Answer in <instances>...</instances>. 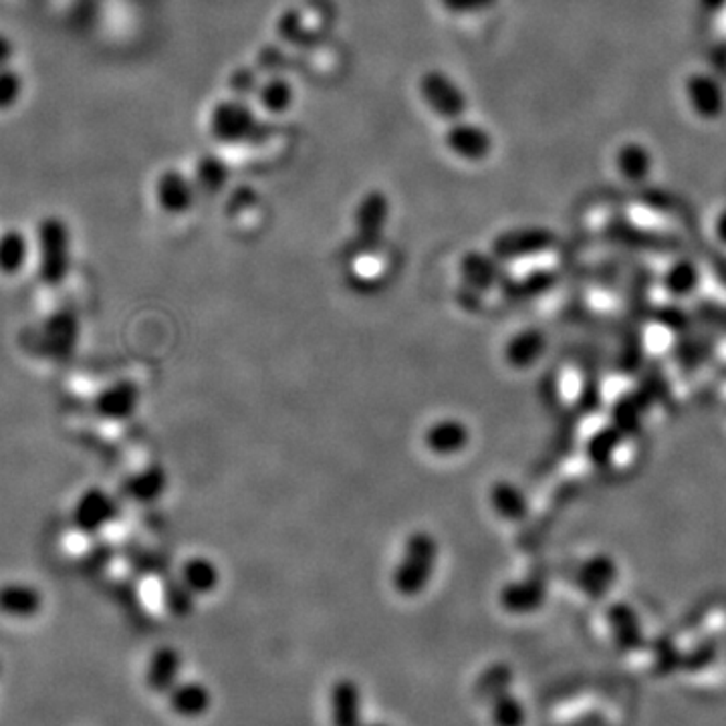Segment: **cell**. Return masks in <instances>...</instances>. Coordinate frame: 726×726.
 <instances>
[{
  "label": "cell",
  "mask_w": 726,
  "mask_h": 726,
  "mask_svg": "<svg viewBox=\"0 0 726 726\" xmlns=\"http://www.w3.org/2000/svg\"><path fill=\"white\" fill-rule=\"evenodd\" d=\"M438 561V543L426 531H414L403 543L402 555L391 575L394 589L403 597L420 596L429 587Z\"/></svg>",
  "instance_id": "6da1fadb"
},
{
  "label": "cell",
  "mask_w": 726,
  "mask_h": 726,
  "mask_svg": "<svg viewBox=\"0 0 726 726\" xmlns=\"http://www.w3.org/2000/svg\"><path fill=\"white\" fill-rule=\"evenodd\" d=\"M37 277L45 286L63 285L71 272V231L59 216H45L37 229Z\"/></svg>",
  "instance_id": "7a4b0ae2"
},
{
  "label": "cell",
  "mask_w": 726,
  "mask_h": 726,
  "mask_svg": "<svg viewBox=\"0 0 726 726\" xmlns=\"http://www.w3.org/2000/svg\"><path fill=\"white\" fill-rule=\"evenodd\" d=\"M35 351L51 362L63 363L73 358L78 350L81 324L73 309H57L43 319L39 329L33 333Z\"/></svg>",
  "instance_id": "3957f363"
},
{
  "label": "cell",
  "mask_w": 726,
  "mask_h": 726,
  "mask_svg": "<svg viewBox=\"0 0 726 726\" xmlns=\"http://www.w3.org/2000/svg\"><path fill=\"white\" fill-rule=\"evenodd\" d=\"M119 515V505L112 494L99 487H91L81 494L73 506L71 520L79 532L95 535L104 531L109 523H114Z\"/></svg>",
  "instance_id": "277c9868"
},
{
  "label": "cell",
  "mask_w": 726,
  "mask_h": 726,
  "mask_svg": "<svg viewBox=\"0 0 726 726\" xmlns=\"http://www.w3.org/2000/svg\"><path fill=\"white\" fill-rule=\"evenodd\" d=\"M687 102L692 114L704 121H714L725 114L726 95L718 79L709 73H692L687 79Z\"/></svg>",
  "instance_id": "5b68a950"
},
{
  "label": "cell",
  "mask_w": 726,
  "mask_h": 726,
  "mask_svg": "<svg viewBox=\"0 0 726 726\" xmlns=\"http://www.w3.org/2000/svg\"><path fill=\"white\" fill-rule=\"evenodd\" d=\"M138 406H140V389L131 379H119L109 384L93 400L95 414L109 422L128 420L136 414Z\"/></svg>",
  "instance_id": "8992f818"
},
{
  "label": "cell",
  "mask_w": 726,
  "mask_h": 726,
  "mask_svg": "<svg viewBox=\"0 0 726 726\" xmlns=\"http://www.w3.org/2000/svg\"><path fill=\"white\" fill-rule=\"evenodd\" d=\"M422 95L426 104L444 119H458L467 109V99L460 87L441 71H432L422 79Z\"/></svg>",
  "instance_id": "52a82bcc"
},
{
  "label": "cell",
  "mask_w": 726,
  "mask_h": 726,
  "mask_svg": "<svg viewBox=\"0 0 726 726\" xmlns=\"http://www.w3.org/2000/svg\"><path fill=\"white\" fill-rule=\"evenodd\" d=\"M45 599L35 585L11 582L0 585V616L11 620H33L39 616Z\"/></svg>",
  "instance_id": "ba28073f"
},
{
  "label": "cell",
  "mask_w": 726,
  "mask_h": 726,
  "mask_svg": "<svg viewBox=\"0 0 726 726\" xmlns=\"http://www.w3.org/2000/svg\"><path fill=\"white\" fill-rule=\"evenodd\" d=\"M448 150L468 162H480L491 156L493 138L491 133L477 124H454L446 133Z\"/></svg>",
  "instance_id": "9c48e42d"
},
{
  "label": "cell",
  "mask_w": 726,
  "mask_h": 726,
  "mask_svg": "<svg viewBox=\"0 0 726 726\" xmlns=\"http://www.w3.org/2000/svg\"><path fill=\"white\" fill-rule=\"evenodd\" d=\"M362 690L350 680H338L331 688V723L333 726H363Z\"/></svg>",
  "instance_id": "30bf717a"
},
{
  "label": "cell",
  "mask_w": 726,
  "mask_h": 726,
  "mask_svg": "<svg viewBox=\"0 0 726 726\" xmlns=\"http://www.w3.org/2000/svg\"><path fill=\"white\" fill-rule=\"evenodd\" d=\"M166 489H168L166 470L162 467H156V465L143 468L140 472L131 475L121 484V493L126 494L133 503H138V505L154 503L162 494L166 493Z\"/></svg>",
  "instance_id": "8fae6325"
},
{
  "label": "cell",
  "mask_w": 726,
  "mask_h": 726,
  "mask_svg": "<svg viewBox=\"0 0 726 726\" xmlns=\"http://www.w3.org/2000/svg\"><path fill=\"white\" fill-rule=\"evenodd\" d=\"M388 216V207L382 196H370L363 202L358 216H355V226H358V245L365 250H374L384 233V224Z\"/></svg>",
  "instance_id": "7c38bea8"
},
{
  "label": "cell",
  "mask_w": 726,
  "mask_h": 726,
  "mask_svg": "<svg viewBox=\"0 0 726 726\" xmlns=\"http://www.w3.org/2000/svg\"><path fill=\"white\" fill-rule=\"evenodd\" d=\"M182 672V654L176 648L156 649L148 661L145 670V682L154 692H169L178 684Z\"/></svg>",
  "instance_id": "4fadbf2b"
},
{
  "label": "cell",
  "mask_w": 726,
  "mask_h": 726,
  "mask_svg": "<svg viewBox=\"0 0 726 726\" xmlns=\"http://www.w3.org/2000/svg\"><path fill=\"white\" fill-rule=\"evenodd\" d=\"M424 442L430 453L436 456H453L467 446L468 432L465 424H460L458 420H441L426 430Z\"/></svg>",
  "instance_id": "5bb4252c"
},
{
  "label": "cell",
  "mask_w": 726,
  "mask_h": 726,
  "mask_svg": "<svg viewBox=\"0 0 726 726\" xmlns=\"http://www.w3.org/2000/svg\"><path fill=\"white\" fill-rule=\"evenodd\" d=\"M654 168V157L644 143H623L616 152V169L623 180L640 184L646 180Z\"/></svg>",
  "instance_id": "9a60e30c"
},
{
  "label": "cell",
  "mask_w": 726,
  "mask_h": 726,
  "mask_svg": "<svg viewBox=\"0 0 726 726\" xmlns=\"http://www.w3.org/2000/svg\"><path fill=\"white\" fill-rule=\"evenodd\" d=\"M182 584L186 585L195 596L212 594L221 584V571L212 559L195 555L186 559L180 571Z\"/></svg>",
  "instance_id": "2e32d148"
},
{
  "label": "cell",
  "mask_w": 726,
  "mask_h": 726,
  "mask_svg": "<svg viewBox=\"0 0 726 726\" xmlns=\"http://www.w3.org/2000/svg\"><path fill=\"white\" fill-rule=\"evenodd\" d=\"M169 706L172 711L186 718L202 716L210 709L212 696L208 688L200 682H178L168 692Z\"/></svg>",
  "instance_id": "e0dca14e"
},
{
  "label": "cell",
  "mask_w": 726,
  "mask_h": 726,
  "mask_svg": "<svg viewBox=\"0 0 726 726\" xmlns=\"http://www.w3.org/2000/svg\"><path fill=\"white\" fill-rule=\"evenodd\" d=\"M250 112L245 105L226 104L219 105L214 117H212V131L216 138L221 140H241L247 136L248 128H250Z\"/></svg>",
  "instance_id": "ac0fdd59"
},
{
  "label": "cell",
  "mask_w": 726,
  "mask_h": 726,
  "mask_svg": "<svg viewBox=\"0 0 726 726\" xmlns=\"http://www.w3.org/2000/svg\"><path fill=\"white\" fill-rule=\"evenodd\" d=\"M156 198L169 214H182L192 204V188L180 174H166L157 180Z\"/></svg>",
  "instance_id": "d6986e66"
},
{
  "label": "cell",
  "mask_w": 726,
  "mask_h": 726,
  "mask_svg": "<svg viewBox=\"0 0 726 726\" xmlns=\"http://www.w3.org/2000/svg\"><path fill=\"white\" fill-rule=\"evenodd\" d=\"M28 238L25 233L16 231V229H9L4 233H0V272L2 274H16V272L25 269L26 260H28Z\"/></svg>",
  "instance_id": "ffe728a7"
},
{
  "label": "cell",
  "mask_w": 726,
  "mask_h": 726,
  "mask_svg": "<svg viewBox=\"0 0 726 726\" xmlns=\"http://www.w3.org/2000/svg\"><path fill=\"white\" fill-rule=\"evenodd\" d=\"M511 684H513V670L506 664H493L477 678L475 696L477 701L491 704L499 696L506 694Z\"/></svg>",
  "instance_id": "44dd1931"
},
{
  "label": "cell",
  "mask_w": 726,
  "mask_h": 726,
  "mask_svg": "<svg viewBox=\"0 0 726 726\" xmlns=\"http://www.w3.org/2000/svg\"><path fill=\"white\" fill-rule=\"evenodd\" d=\"M491 718L494 726H525L527 723V709L517 696L506 692L491 702Z\"/></svg>",
  "instance_id": "7402d4cb"
},
{
  "label": "cell",
  "mask_w": 726,
  "mask_h": 726,
  "mask_svg": "<svg viewBox=\"0 0 726 726\" xmlns=\"http://www.w3.org/2000/svg\"><path fill=\"white\" fill-rule=\"evenodd\" d=\"M195 594L180 582H169L164 587V604L172 616L186 618L190 611L195 610Z\"/></svg>",
  "instance_id": "603a6c76"
},
{
  "label": "cell",
  "mask_w": 726,
  "mask_h": 726,
  "mask_svg": "<svg viewBox=\"0 0 726 726\" xmlns=\"http://www.w3.org/2000/svg\"><path fill=\"white\" fill-rule=\"evenodd\" d=\"M23 90H25L23 75L11 67H2L0 69V112L11 109L13 105L19 104Z\"/></svg>",
  "instance_id": "cb8c5ba5"
},
{
  "label": "cell",
  "mask_w": 726,
  "mask_h": 726,
  "mask_svg": "<svg viewBox=\"0 0 726 726\" xmlns=\"http://www.w3.org/2000/svg\"><path fill=\"white\" fill-rule=\"evenodd\" d=\"M262 104L271 112H283L291 104L293 99V91L289 90V85L283 81H274L271 85H267L262 90Z\"/></svg>",
  "instance_id": "d4e9b609"
},
{
  "label": "cell",
  "mask_w": 726,
  "mask_h": 726,
  "mask_svg": "<svg viewBox=\"0 0 726 726\" xmlns=\"http://www.w3.org/2000/svg\"><path fill=\"white\" fill-rule=\"evenodd\" d=\"M462 272L467 277L470 283H477V285H487L491 281V274H493V269L489 265V260L482 259L479 255H470L462 262Z\"/></svg>",
  "instance_id": "484cf974"
},
{
  "label": "cell",
  "mask_w": 726,
  "mask_h": 726,
  "mask_svg": "<svg viewBox=\"0 0 726 726\" xmlns=\"http://www.w3.org/2000/svg\"><path fill=\"white\" fill-rule=\"evenodd\" d=\"M493 505L505 517H515V515H519L520 513L519 496H517V493L508 484H499L494 489Z\"/></svg>",
  "instance_id": "4316f807"
},
{
  "label": "cell",
  "mask_w": 726,
  "mask_h": 726,
  "mask_svg": "<svg viewBox=\"0 0 726 726\" xmlns=\"http://www.w3.org/2000/svg\"><path fill=\"white\" fill-rule=\"evenodd\" d=\"M442 4L454 13H480L496 4V0H442Z\"/></svg>",
  "instance_id": "83f0119b"
},
{
  "label": "cell",
  "mask_w": 726,
  "mask_h": 726,
  "mask_svg": "<svg viewBox=\"0 0 726 726\" xmlns=\"http://www.w3.org/2000/svg\"><path fill=\"white\" fill-rule=\"evenodd\" d=\"M13 40L0 33V69H2V67H9L11 59H13Z\"/></svg>",
  "instance_id": "f1b7e54d"
},
{
  "label": "cell",
  "mask_w": 726,
  "mask_h": 726,
  "mask_svg": "<svg viewBox=\"0 0 726 726\" xmlns=\"http://www.w3.org/2000/svg\"><path fill=\"white\" fill-rule=\"evenodd\" d=\"M701 7L706 13H721L726 7V0H701Z\"/></svg>",
  "instance_id": "f546056e"
},
{
  "label": "cell",
  "mask_w": 726,
  "mask_h": 726,
  "mask_svg": "<svg viewBox=\"0 0 726 726\" xmlns=\"http://www.w3.org/2000/svg\"><path fill=\"white\" fill-rule=\"evenodd\" d=\"M716 234L721 236V241L726 245V208L721 212V216L716 219Z\"/></svg>",
  "instance_id": "4dcf8cb0"
},
{
  "label": "cell",
  "mask_w": 726,
  "mask_h": 726,
  "mask_svg": "<svg viewBox=\"0 0 726 726\" xmlns=\"http://www.w3.org/2000/svg\"><path fill=\"white\" fill-rule=\"evenodd\" d=\"M363 726H388V725H384V723H372V725H363Z\"/></svg>",
  "instance_id": "1f68e13d"
}]
</instances>
